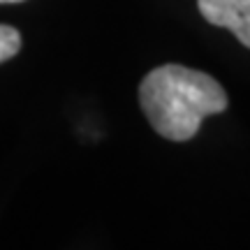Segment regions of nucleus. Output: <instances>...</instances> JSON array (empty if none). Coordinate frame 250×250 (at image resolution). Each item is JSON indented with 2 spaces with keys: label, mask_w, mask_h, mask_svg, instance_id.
<instances>
[{
  "label": "nucleus",
  "mask_w": 250,
  "mask_h": 250,
  "mask_svg": "<svg viewBox=\"0 0 250 250\" xmlns=\"http://www.w3.org/2000/svg\"><path fill=\"white\" fill-rule=\"evenodd\" d=\"M197 5L208 23L229 28L250 49V0H197Z\"/></svg>",
  "instance_id": "2"
},
{
  "label": "nucleus",
  "mask_w": 250,
  "mask_h": 250,
  "mask_svg": "<svg viewBox=\"0 0 250 250\" xmlns=\"http://www.w3.org/2000/svg\"><path fill=\"white\" fill-rule=\"evenodd\" d=\"M21 49V35L17 28L0 23V62L14 58Z\"/></svg>",
  "instance_id": "3"
},
{
  "label": "nucleus",
  "mask_w": 250,
  "mask_h": 250,
  "mask_svg": "<svg viewBox=\"0 0 250 250\" xmlns=\"http://www.w3.org/2000/svg\"><path fill=\"white\" fill-rule=\"evenodd\" d=\"M139 102L155 132L171 142H188L202 121L225 111L229 100L211 74L183 65H162L144 77Z\"/></svg>",
  "instance_id": "1"
},
{
  "label": "nucleus",
  "mask_w": 250,
  "mask_h": 250,
  "mask_svg": "<svg viewBox=\"0 0 250 250\" xmlns=\"http://www.w3.org/2000/svg\"><path fill=\"white\" fill-rule=\"evenodd\" d=\"M0 2H21V0H0Z\"/></svg>",
  "instance_id": "4"
}]
</instances>
